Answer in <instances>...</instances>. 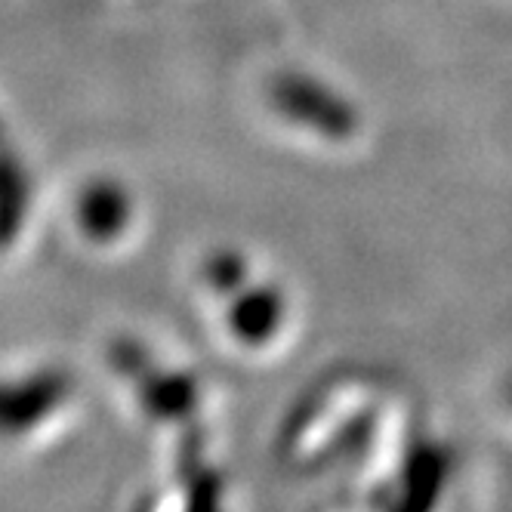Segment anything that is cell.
<instances>
[{
    "mask_svg": "<svg viewBox=\"0 0 512 512\" xmlns=\"http://www.w3.org/2000/svg\"><path fill=\"white\" fill-rule=\"evenodd\" d=\"M78 216L84 232L102 238L108 232H118V223L124 226V213H127V198L121 189H115L112 182H93L81 192L78 201Z\"/></svg>",
    "mask_w": 512,
    "mask_h": 512,
    "instance_id": "cell-1",
    "label": "cell"
}]
</instances>
